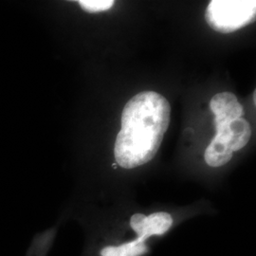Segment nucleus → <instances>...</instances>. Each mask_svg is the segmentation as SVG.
<instances>
[{
  "label": "nucleus",
  "instance_id": "obj_1",
  "mask_svg": "<svg viewBox=\"0 0 256 256\" xmlns=\"http://www.w3.org/2000/svg\"><path fill=\"white\" fill-rule=\"evenodd\" d=\"M170 104L154 92H140L126 104L114 154L126 169L146 164L154 158L170 122Z\"/></svg>",
  "mask_w": 256,
  "mask_h": 256
},
{
  "label": "nucleus",
  "instance_id": "obj_3",
  "mask_svg": "<svg viewBox=\"0 0 256 256\" xmlns=\"http://www.w3.org/2000/svg\"><path fill=\"white\" fill-rule=\"evenodd\" d=\"M173 225L171 214L165 212H158L150 216L135 214L131 216L130 226L140 239L146 240L153 236H162Z\"/></svg>",
  "mask_w": 256,
  "mask_h": 256
},
{
  "label": "nucleus",
  "instance_id": "obj_4",
  "mask_svg": "<svg viewBox=\"0 0 256 256\" xmlns=\"http://www.w3.org/2000/svg\"><path fill=\"white\" fill-rule=\"evenodd\" d=\"M210 108L214 114L216 126L242 118L244 114V108L236 96L230 92L216 94L210 100Z\"/></svg>",
  "mask_w": 256,
  "mask_h": 256
},
{
  "label": "nucleus",
  "instance_id": "obj_5",
  "mask_svg": "<svg viewBox=\"0 0 256 256\" xmlns=\"http://www.w3.org/2000/svg\"><path fill=\"white\" fill-rule=\"evenodd\" d=\"M216 135L228 142L232 152L246 146L252 136L250 126L243 118L234 120L222 126H216Z\"/></svg>",
  "mask_w": 256,
  "mask_h": 256
},
{
  "label": "nucleus",
  "instance_id": "obj_6",
  "mask_svg": "<svg viewBox=\"0 0 256 256\" xmlns=\"http://www.w3.org/2000/svg\"><path fill=\"white\" fill-rule=\"evenodd\" d=\"M232 150L228 142L216 135L205 151V162L210 167H220L228 164L232 158Z\"/></svg>",
  "mask_w": 256,
  "mask_h": 256
},
{
  "label": "nucleus",
  "instance_id": "obj_8",
  "mask_svg": "<svg viewBox=\"0 0 256 256\" xmlns=\"http://www.w3.org/2000/svg\"><path fill=\"white\" fill-rule=\"evenodd\" d=\"M79 5L88 12H100L110 10L113 5V0H80Z\"/></svg>",
  "mask_w": 256,
  "mask_h": 256
},
{
  "label": "nucleus",
  "instance_id": "obj_7",
  "mask_svg": "<svg viewBox=\"0 0 256 256\" xmlns=\"http://www.w3.org/2000/svg\"><path fill=\"white\" fill-rule=\"evenodd\" d=\"M146 250V241L138 238L120 246L104 248L102 250L101 256H140Z\"/></svg>",
  "mask_w": 256,
  "mask_h": 256
},
{
  "label": "nucleus",
  "instance_id": "obj_2",
  "mask_svg": "<svg viewBox=\"0 0 256 256\" xmlns=\"http://www.w3.org/2000/svg\"><path fill=\"white\" fill-rule=\"evenodd\" d=\"M254 0H212L205 18L212 30L230 34L256 21Z\"/></svg>",
  "mask_w": 256,
  "mask_h": 256
}]
</instances>
